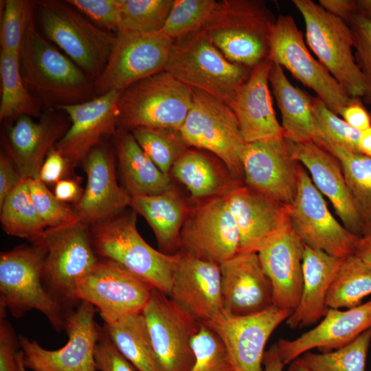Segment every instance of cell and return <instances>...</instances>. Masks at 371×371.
Listing matches in <instances>:
<instances>
[{"label":"cell","instance_id":"1","mask_svg":"<svg viewBox=\"0 0 371 371\" xmlns=\"http://www.w3.org/2000/svg\"><path fill=\"white\" fill-rule=\"evenodd\" d=\"M25 87L43 110L88 101L94 81L30 24L19 54Z\"/></svg>","mask_w":371,"mask_h":371},{"label":"cell","instance_id":"2","mask_svg":"<svg viewBox=\"0 0 371 371\" xmlns=\"http://www.w3.org/2000/svg\"><path fill=\"white\" fill-rule=\"evenodd\" d=\"M136 212L124 211L90 225L93 250L100 260L115 263L170 296L177 255L149 245L139 234Z\"/></svg>","mask_w":371,"mask_h":371},{"label":"cell","instance_id":"3","mask_svg":"<svg viewBox=\"0 0 371 371\" xmlns=\"http://www.w3.org/2000/svg\"><path fill=\"white\" fill-rule=\"evenodd\" d=\"M277 18L260 0H223L200 30L232 63L252 68L267 60Z\"/></svg>","mask_w":371,"mask_h":371},{"label":"cell","instance_id":"4","mask_svg":"<svg viewBox=\"0 0 371 371\" xmlns=\"http://www.w3.org/2000/svg\"><path fill=\"white\" fill-rule=\"evenodd\" d=\"M251 68L226 58L201 31L174 41L165 71L230 108Z\"/></svg>","mask_w":371,"mask_h":371},{"label":"cell","instance_id":"5","mask_svg":"<svg viewBox=\"0 0 371 371\" xmlns=\"http://www.w3.org/2000/svg\"><path fill=\"white\" fill-rule=\"evenodd\" d=\"M16 247L0 256V312L16 318L37 310L59 332L65 329L63 306L47 291L43 279L45 251L38 244Z\"/></svg>","mask_w":371,"mask_h":371},{"label":"cell","instance_id":"6","mask_svg":"<svg viewBox=\"0 0 371 371\" xmlns=\"http://www.w3.org/2000/svg\"><path fill=\"white\" fill-rule=\"evenodd\" d=\"M36 1L45 38L60 47L94 81L109 61L115 34L94 25L66 1Z\"/></svg>","mask_w":371,"mask_h":371},{"label":"cell","instance_id":"7","mask_svg":"<svg viewBox=\"0 0 371 371\" xmlns=\"http://www.w3.org/2000/svg\"><path fill=\"white\" fill-rule=\"evenodd\" d=\"M193 103L192 89L166 71L126 88L118 102L117 128L179 130Z\"/></svg>","mask_w":371,"mask_h":371},{"label":"cell","instance_id":"8","mask_svg":"<svg viewBox=\"0 0 371 371\" xmlns=\"http://www.w3.org/2000/svg\"><path fill=\"white\" fill-rule=\"evenodd\" d=\"M89 226L78 218L66 225L47 228L32 241L45 251L43 282L63 306L75 302L77 283L100 260L92 247Z\"/></svg>","mask_w":371,"mask_h":371},{"label":"cell","instance_id":"9","mask_svg":"<svg viewBox=\"0 0 371 371\" xmlns=\"http://www.w3.org/2000/svg\"><path fill=\"white\" fill-rule=\"evenodd\" d=\"M179 131L187 146L207 150L225 164L231 177L244 184L242 156L247 143L232 109L199 90Z\"/></svg>","mask_w":371,"mask_h":371},{"label":"cell","instance_id":"10","mask_svg":"<svg viewBox=\"0 0 371 371\" xmlns=\"http://www.w3.org/2000/svg\"><path fill=\"white\" fill-rule=\"evenodd\" d=\"M292 2L303 16L306 42L319 62L350 97L362 98L363 77L352 52L349 25L311 0Z\"/></svg>","mask_w":371,"mask_h":371},{"label":"cell","instance_id":"11","mask_svg":"<svg viewBox=\"0 0 371 371\" xmlns=\"http://www.w3.org/2000/svg\"><path fill=\"white\" fill-rule=\"evenodd\" d=\"M173 43L162 31L119 30L109 61L94 80L95 95L123 91L142 79L165 71Z\"/></svg>","mask_w":371,"mask_h":371},{"label":"cell","instance_id":"12","mask_svg":"<svg viewBox=\"0 0 371 371\" xmlns=\"http://www.w3.org/2000/svg\"><path fill=\"white\" fill-rule=\"evenodd\" d=\"M267 60L286 68L293 76L315 92L337 115L350 102V97L307 49L293 18L280 14L269 39Z\"/></svg>","mask_w":371,"mask_h":371},{"label":"cell","instance_id":"13","mask_svg":"<svg viewBox=\"0 0 371 371\" xmlns=\"http://www.w3.org/2000/svg\"><path fill=\"white\" fill-rule=\"evenodd\" d=\"M142 313L160 371H189L195 359L192 340L201 322L155 288Z\"/></svg>","mask_w":371,"mask_h":371},{"label":"cell","instance_id":"14","mask_svg":"<svg viewBox=\"0 0 371 371\" xmlns=\"http://www.w3.org/2000/svg\"><path fill=\"white\" fill-rule=\"evenodd\" d=\"M67 313L65 330L67 344L58 350H47L36 341L19 335L25 367L31 371H96L94 352L101 331L94 319L95 306L79 301Z\"/></svg>","mask_w":371,"mask_h":371},{"label":"cell","instance_id":"15","mask_svg":"<svg viewBox=\"0 0 371 371\" xmlns=\"http://www.w3.org/2000/svg\"><path fill=\"white\" fill-rule=\"evenodd\" d=\"M288 211L293 230L306 246L338 258L355 253L359 236L348 231L332 215L300 163L297 195Z\"/></svg>","mask_w":371,"mask_h":371},{"label":"cell","instance_id":"16","mask_svg":"<svg viewBox=\"0 0 371 371\" xmlns=\"http://www.w3.org/2000/svg\"><path fill=\"white\" fill-rule=\"evenodd\" d=\"M239 233L224 194L190 210L179 237V251L220 265L238 252Z\"/></svg>","mask_w":371,"mask_h":371},{"label":"cell","instance_id":"17","mask_svg":"<svg viewBox=\"0 0 371 371\" xmlns=\"http://www.w3.org/2000/svg\"><path fill=\"white\" fill-rule=\"evenodd\" d=\"M292 313L275 306L247 316H234L223 311L204 324L222 341L234 371H263L266 344Z\"/></svg>","mask_w":371,"mask_h":371},{"label":"cell","instance_id":"18","mask_svg":"<svg viewBox=\"0 0 371 371\" xmlns=\"http://www.w3.org/2000/svg\"><path fill=\"white\" fill-rule=\"evenodd\" d=\"M153 287L119 265L100 260L77 283L74 301H86L100 315L123 316L140 313Z\"/></svg>","mask_w":371,"mask_h":371},{"label":"cell","instance_id":"19","mask_svg":"<svg viewBox=\"0 0 371 371\" xmlns=\"http://www.w3.org/2000/svg\"><path fill=\"white\" fill-rule=\"evenodd\" d=\"M244 184L286 206L296 197L300 163L283 137L247 143L243 156Z\"/></svg>","mask_w":371,"mask_h":371},{"label":"cell","instance_id":"20","mask_svg":"<svg viewBox=\"0 0 371 371\" xmlns=\"http://www.w3.org/2000/svg\"><path fill=\"white\" fill-rule=\"evenodd\" d=\"M122 91L112 90L88 101L58 108L67 115L71 124L55 148L69 166L83 163L94 147L115 133L118 102Z\"/></svg>","mask_w":371,"mask_h":371},{"label":"cell","instance_id":"21","mask_svg":"<svg viewBox=\"0 0 371 371\" xmlns=\"http://www.w3.org/2000/svg\"><path fill=\"white\" fill-rule=\"evenodd\" d=\"M239 233L238 253H258L289 221L288 206L245 184L224 194Z\"/></svg>","mask_w":371,"mask_h":371},{"label":"cell","instance_id":"22","mask_svg":"<svg viewBox=\"0 0 371 371\" xmlns=\"http://www.w3.org/2000/svg\"><path fill=\"white\" fill-rule=\"evenodd\" d=\"M176 255L169 297L205 323L223 311L220 266L181 251Z\"/></svg>","mask_w":371,"mask_h":371},{"label":"cell","instance_id":"23","mask_svg":"<svg viewBox=\"0 0 371 371\" xmlns=\"http://www.w3.org/2000/svg\"><path fill=\"white\" fill-rule=\"evenodd\" d=\"M219 266L223 312L247 316L273 306L272 286L258 253H238Z\"/></svg>","mask_w":371,"mask_h":371},{"label":"cell","instance_id":"24","mask_svg":"<svg viewBox=\"0 0 371 371\" xmlns=\"http://www.w3.org/2000/svg\"><path fill=\"white\" fill-rule=\"evenodd\" d=\"M58 109L43 110L38 121L23 115L8 127V153L22 179H38L41 166L70 124Z\"/></svg>","mask_w":371,"mask_h":371},{"label":"cell","instance_id":"25","mask_svg":"<svg viewBox=\"0 0 371 371\" xmlns=\"http://www.w3.org/2000/svg\"><path fill=\"white\" fill-rule=\"evenodd\" d=\"M87 186L78 201L76 213L89 225L131 207V196L117 180L114 155L104 142L94 147L83 162Z\"/></svg>","mask_w":371,"mask_h":371},{"label":"cell","instance_id":"26","mask_svg":"<svg viewBox=\"0 0 371 371\" xmlns=\"http://www.w3.org/2000/svg\"><path fill=\"white\" fill-rule=\"evenodd\" d=\"M305 245L290 219L258 252L262 269L273 289V306L291 311L297 306L303 287Z\"/></svg>","mask_w":371,"mask_h":371},{"label":"cell","instance_id":"27","mask_svg":"<svg viewBox=\"0 0 371 371\" xmlns=\"http://www.w3.org/2000/svg\"><path fill=\"white\" fill-rule=\"evenodd\" d=\"M371 328V299L345 311L329 308L321 322L294 339H280L277 344L284 365L306 352H327L343 347Z\"/></svg>","mask_w":371,"mask_h":371},{"label":"cell","instance_id":"28","mask_svg":"<svg viewBox=\"0 0 371 371\" xmlns=\"http://www.w3.org/2000/svg\"><path fill=\"white\" fill-rule=\"evenodd\" d=\"M286 142L293 159L308 170L317 189L330 200L342 225L359 236L363 223L348 190L339 161L313 142L296 144L286 139Z\"/></svg>","mask_w":371,"mask_h":371},{"label":"cell","instance_id":"29","mask_svg":"<svg viewBox=\"0 0 371 371\" xmlns=\"http://www.w3.org/2000/svg\"><path fill=\"white\" fill-rule=\"evenodd\" d=\"M271 65L266 60L251 68L231 106L246 143L283 137L269 88Z\"/></svg>","mask_w":371,"mask_h":371},{"label":"cell","instance_id":"30","mask_svg":"<svg viewBox=\"0 0 371 371\" xmlns=\"http://www.w3.org/2000/svg\"><path fill=\"white\" fill-rule=\"evenodd\" d=\"M344 258L335 257L305 245L300 300L285 322L290 328L312 326L326 315L329 309L327 294Z\"/></svg>","mask_w":371,"mask_h":371},{"label":"cell","instance_id":"31","mask_svg":"<svg viewBox=\"0 0 371 371\" xmlns=\"http://www.w3.org/2000/svg\"><path fill=\"white\" fill-rule=\"evenodd\" d=\"M123 188L131 197L160 194L171 186V179L153 162L130 131L117 128L112 136Z\"/></svg>","mask_w":371,"mask_h":371},{"label":"cell","instance_id":"32","mask_svg":"<svg viewBox=\"0 0 371 371\" xmlns=\"http://www.w3.org/2000/svg\"><path fill=\"white\" fill-rule=\"evenodd\" d=\"M131 207L141 214L152 228L161 252L179 249V237L190 208L172 185L155 195L131 197Z\"/></svg>","mask_w":371,"mask_h":371},{"label":"cell","instance_id":"33","mask_svg":"<svg viewBox=\"0 0 371 371\" xmlns=\"http://www.w3.org/2000/svg\"><path fill=\"white\" fill-rule=\"evenodd\" d=\"M269 82L281 113L283 137L296 144L313 142L312 97L294 87L278 64L272 63Z\"/></svg>","mask_w":371,"mask_h":371},{"label":"cell","instance_id":"34","mask_svg":"<svg viewBox=\"0 0 371 371\" xmlns=\"http://www.w3.org/2000/svg\"><path fill=\"white\" fill-rule=\"evenodd\" d=\"M101 317L104 332L138 371H160L142 313Z\"/></svg>","mask_w":371,"mask_h":371},{"label":"cell","instance_id":"35","mask_svg":"<svg viewBox=\"0 0 371 371\" xmlns=\"http://www.w3.org/2000/svg\"><path fill=\"white\" fill-rule=\"evenodd\" d=\"M170 172L195 199L223 195L238 183L230 176L224 177L205 155L188 150L175 161Z\"/></svg>","mask_w":371,"mask_h":371},{"label":"cell","instance_id":"36","mask_svg":"<svg viewBox=\"0 0 371 371\" xmlns=\"http://www.w3.org/2000/svg\"><path fill=\"white\" fill-rule=\"evenodd\" d=\"M313 142L340 162L349 193L363 223H371V158L319 137Z\"/></svg>","mask_w":371,"mask_h":371},{"label":"cell","instance_id":"37","mask_svg":"<svg viewBox=\"0 0 371 371\" xmlns=\"http://www.w3.org/2000/svg\"><path fill=\"white\" fill-rule=\"evenodd\" d=\"M0 76L1 121L14 122L23 115L40 118L43 110L25 86L20 71L19 54L1 50Z\"/></svg>","mask_w":371,"mask_h":371},{"label":"cell","instance_id":"38","mask_svg":"<svg viewBox=\"0 0 371 371\" xmlns=\"http://www.w3.org/2000/svg\"><path fill=\"white\" fill-rule=\"evenodd\" d=\"M0 209L2 228L8 235L32 242L47 229L32 199L27 179H22Z\"/></svg>","mask_w":371,"mask_h":371},{"label":"cell","instance_id":"39","mask_svg":"<svg viewBox=\"0 0 371 371\" xmlns=\"http://www.w3.org/2000/svg\"><path fill=\"white\" fill-rule=\"evenodd\" d=\"M371 294V266L354 254L345 257L326 297L329 308H351Z\"/></svg>","mask_w":371,"mask_h":371},{"label":"cell","instance_id":"40","mask_svg":"<svg viewBox=\"0 0 371 371\" xmlns=\"http://www.w3.org/2000/svg\"><path fill=\"white\" fill-rule=\"evenodd\" d=\"M370 343L371 328L337 350L319 353L308 351L300 358L311 371H365Z\"/></svg>","mask_w":371,"mask_h":371},{"label":"cell","instance_id":"41","mask_svg":"<svg viewBox=\"0 0 371 371\" xmlns=\"http://www.w3.org/2000/svg\"><path fill=\"white\" fill-rule=\"evenodd\" d=\"M135 139L165 175L175 161L188 150L179 130L167 128H138L131 131Z\"/></svg>","mask_w":371,"mask_h":371},{"label":"cell","instance_id":"42","mask_svg":"<svg viewBox=\"0 0 371 371\" xmlns=\"http://www.w3.org/2000/svg\"><path fill=\"white\" fill-rule=\"evenodd\" d=\"M218 5L215 0H175L162 32L174 41L198 32Z\"/></svg>","mask_w":371,"mask_h":371},{"label":"cell","instance_id":"43","mask_svg":"<svg viewBox=\"0 0 371 371\" xmlns=\"http://www.w3.org/2000/svg\"><path fill=\"white\" fill-rule=\"evenodd\" d=\"M175 0H122L120 30L154 33L162 31Z\"/></svg>","mask_w":371,"mask_h":371},{"label":"cell","instance_id":"44","mask_svg":"<svg viewBox=\"0 0 371 371\" xmlns=\"http://www.w3.org/2000/svg\"><path fill=\"white\" fill-rule=\"evenodd\" d=\"M3 7L0 27L1 50L19 54L27 28L34 20L36 1H1Z\"/></svg>","mask_w":371,"mask_h":371},{"label":"cell","instance_id":"45","mask_svg":"<svg viewBox=\"0 0 371 371\" xmlns=\"http://www.w3.org/2000/svg\"><path fill=\"white\" fill-rule=\"evenodd\" d=\"M314 137H319L339 144L355 153L359 150L361 132L331 111L317 96L312 97Z\"/></svg>","mask_w":371,"mask_h":371},{"label":"cell","instance_id":"46","mask_svg":"<svg viewBox=\"0 0 371 371\" xmlns=\"http://www.w3.org/2000/svg\"><path fill=\"white\" fill-rule=\"evenodd\" d=\"M194 363L189 371H234L219 337L204 323L192 340Z\"/></svg>","mask_w":371,"mask_h":371},{"label":"cell","instance_id":"47","mask_svg":"<svg viewBox=\"0 0 371 371\" xmlns=\"http://www.w3.org/2000/svg\"><path fill=\"white\" fill-rule=\"evenodd\" d=\"M32 199L47 228L70 224L79 217L66 203L60 201L39 179H29Z\"/></svg>","mask_w":371,"mask_h":371},{"label":"cell","instance_id":"48","mask_svg":"<svg viewBox=\"0 0 371 371\" xmlns=\"http://www.w3.org/2000/svg\"><path fill=\"white\" fill-rule=\"evenodd\" d=\"M349 27L352 33L355 60L363 77V101L371 105V21L357 14Z\"/></svg>","mask_w":371,"mask_h":371},{"label":"cell","instance_id":"49","mask_svg":"<svg viewBox=\"0 0 371 371\" xmlns=\"http://www.w3.org/2000/svg\"><path fill=\"white\" fill-rule=\"evenodd\" d=\"M104 30L117 33L121 27L122 0H66Z\"/></svg>","mask_w":371,"mask_h":371},{"label":"cell","instance_id":"50","mask_svg":"<svg viewBox=\"0 0 371 371\" xmlns=\"http://www.w3.org/2000/svg\"><path fill=\"white\" fill-rule=\"evenodd\" d=\"M94 360L98 371H137L104 330L101 332L96 344Z\"/></svg>","mask_w":371,"mask_h":371},{"label":"cell","instance_id":"51","mask_svg":"<svg viewBox=\"0 0 371 371\" xmlns=\"http://www.w3.org/2000/svg\"><path fill=\"white\" fill-rule=\"evenodd\" d=\"M19 338L5 316L0 319V371H19L17 354Z\"/></svg>","mask_w":371,"mask_h":371},{"label":"cell","instance_id":"52","mask_svg":"<svg viewBox=\"0 0 371 371\" xmlns=\"http://www.w3.org/2000/svg\"><path fill=\"white\" fill-rule=\"evenodd\" d=\"M69 164L63 155L54 148L47 155L40 170L38 179L45 184L56 183L63 179Z\"/></svg>","mask_w":371,"mask_h":371},{"label":"cell","instance_id":"53","mask_svg":"<svg viewBox=\"0 0 371 371\" xmlns=\"http://www.w3.org/2000/svg\"><path fill=\"white\" fill-rule=\"evenodd\" d=\"M22 180L8 152L0 155V205Z\"/></svg>","mask_w":371,"mask_h":371},{"label":"cell","instance_id":"54","mask_svg":"<svg viewBox=\"0 0 371 371\" xmlns=\"http://www.w3.org/2000/svg\"><path fill=\"white\" fill-rule=\"evenodd\" d=\"M359 98H352L341 116L350 126L362 131L371 126V115Z\"/></svg>","mask_w":371,"mask_h":371},{"label":"cell","instance_id":"55","mask_svg":"<svg viewBox=\"0 0 371 371\" xmlns=\"http://www.w3.org/2000/svg\"><path fill=\"white\" fill-rule=\"evenodd\" d=\"M319 4L326 12L340 19L348 25L357 14L356 0H319Z\"/></svg>","mask_w":371,"mask_h":371},{"label":"cell","instance_id":"56","mask_svg":"<svg viewBox=\"0 0 371 371\" xmlns=\"http://www.w3.org/2000/svg\"><path fill=\"white\" fill-rule=\"evenodd\" d=\"M55 196L64 203L77 201L82 193L78 183L74 179H62L55 184Z\"/></svg>","mask_w":371,"mask_h":371},{"label":"cell","instance_id":"57","mask_svg":"<svg viewBox=\"0 0 371 371\" xmlns=\"http://www.w3.org/2000/svg\"><path fill=\"white\" fill-rule=\"evenodd\" d=\"M354 254L371 266V223L363 224Z\"/></svg>","mask_w":371,"mask_h":371},{"label":"cell","instance_id":"58","mask_svg":"<svg viewBox=\"0 0 371 371\" xmlns=\"http://www.w3.org/2000/svg\"><path fill=\"white\" fill-rule=\"evenodd\" d=\"M278 350V344H274L269 349L265 351L263 357V367L265 371H282L284 368Z\"/></svg>","mask_w":371,"mask_h":371},{"label":"cell","instance_id":"59","mask_svg":"<svg viewBox=\"0 0 371 371\" xmlns=\"http://www.w3.org/2000/svg\"><path fill=\"white\" fill-rule=\"evenodd\" d=\"M359 150L360 153L371 158V126L361 132Z\"/></svg>","mask_w":371,"mask_h":371},{"label":"cell","instance_id":"60","mask_svg":"<svg viewBox=\"0 0 371 371\" xmlns=\"http://www.w3.org/2000/svg\"><path fill=\"white\" fill-rule=\"evenodd\" d=\"M357 14L371 21V0H356Z\"/></svg>","mask_w":371,"mask_h":371},{"label":"cell","instance_id":"61","mask_svg":"<svg viewBox=\"0 0 371 371\" xmlns=\"http://www.w3.org/2000/svg\"><path fill=\"white\" fill-rule=\"evenodd\" d=\"M288 371H311L299 357L290 363Z\"/></svg>","mask_w":371,"mask_h":371},{"label":"cell","instance_id":"62","mask_svg":"<svg viewBox=\"0 0 371 371\" xmlns=\"http://www.w3.org/2000/svg\"><path fill=\"white\" fill-rule=\"evenodd\" d=\"M17 361L19 364V371H27V368L25 367L23 360V354L21 350H19L17 354Z\"/></svg>","mask_w":371,"mask_h":371}]
</instances>
